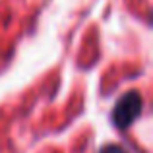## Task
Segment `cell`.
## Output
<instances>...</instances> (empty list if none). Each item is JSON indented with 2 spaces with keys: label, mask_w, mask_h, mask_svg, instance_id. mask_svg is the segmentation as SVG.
<instances>
[{
  "label": "cell",
  "mask_w": 153,
  "mask_h": 153,
  "mask_svg": "<svg viewBox=\"0 0 153 153\" xmlns=\"http://www.w3.org/2000/svg\"><path fill=\"white\" fill-rule=\"evenodd\" d=\"M140 112H142V95L138 91H128L116 101L112 108V122L116 128H128L140 116Z\"/></svg>",
  "instance_id": "6da1fadb"
},
{
  "label": "cell",
  "mask_w": 153,
  "mask_h": 153,
  "mask_svg": "<svg viewBox=\"0 0 153 153\" xmlns=\"http://www.w3.org/2000/svg\"><path fill=\"white\" fill-rule=\"evenodd\" d=\"M101 153H128L124 147H120V146H116V143H111V146H105Z\"/></svg>",
  "instance_id": "7a4b0ae2"
}]
</instances>
